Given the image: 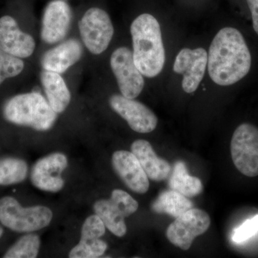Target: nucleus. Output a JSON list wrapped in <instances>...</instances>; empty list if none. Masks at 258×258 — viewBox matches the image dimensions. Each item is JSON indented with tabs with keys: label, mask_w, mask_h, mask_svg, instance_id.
Masks as SVG:
<instances>
[{
	"label": "nucleus",
	"mask_w": 258,
	"mask_h": 258,
	"mask_svg": "<svg viewBox=\"0 0 258 258\" xmlns=\"http://www.w3.org/2000/svg\"><path fill=\"white\" fill-rule=\"evenodd\" d=\"M111 67L122 96L137 98L144 87L143 75L134 62L133 52L128 47L116 49L111 57Z\"/></svg>",
	"instance_id": "9"
},
{
	"label": "nucleus",
	"mask_w": 258,
	"mask_h": 258,
	"mask_svg": "<svg viewBox=\"0 0 258 258\" xmlns=\"http://www.w3.org/2000/svg\"><path fill=\"white\" fill-rule=\"evenodd\" d=\"M170 174L169 186L171 190L188 198L198 196L203 191V185L201 180L196 176L189 175L186 164L183 161H176Z\"/></svg>",
	"instance_id": "20"
},
{
	"label": "nucleus",
	"mask_w": 258,
	"mask_h": 258,
	"mask_svg": "<svg viewBox=\"0 0 258 258\" xmlns=\"http://www.w3.org/2000/svg\"><path fill=\"white\" fill-rule=\"evenodd\" d=\"M52 219L50 209L44 206L23 208L12 197L0 200V222L10 230L31 232L47 227Z\"/></svg>",
	"instance_id": "4"
},
{
	"label": "nucleus",
	"mask_w": 258,
	"mask_h": 258,
	"mask_svg": "<svg viewBox=\"0 0 258 258\" xmlns=\"http://www.w3.org/2000/svg\"><path fill=\"white\" fill-rule=\"evenodd\" d=\"M252 57L243 36L237 29L220 30L209 51L208 72L220 86L235 84L248 74Z\"/></svg>",
	"instance_id": "1"
},
{
	"label": "nucleus",
	"mask_w": 258,
	"mask_h": 258,
	"mask_svg": "<svg viewBox=\"0 0 258 258\" xmlns=\"http://www.w3.org/2000/svg\"><path fill=\"white\" fill-rule=\"evenodd\" d=\"M49 104L57 113H62L71 102V93L63 79L57 73L44 71L40 76Z\"/></svg>",
	"instance_id": "19"
},
{
	"label": "nucleus",
	"mask_w": 258,
	"mask_h": 258,
	"mask_svg": "<svg viewBox=\"0 0 258 258\" xmlns=\"http://www.w3.org/2000/svg\"><path fill=\"white\" fill-rule=\"evenodd\" d=\"M106 226L97 215L86 219L81 230L79 243L71 249V258H96L105 253L108 247L106 242L101 240L105 235Z\"/></svg>",
	"instance_id": "13"
},
{
	"label": "nucleus",
	"mask_w": 258,
	"mask_h": 258,
	"mask_svg": "<svg viewBox=\"0 0 258 258\" xmlns=\"http://www.w3.org/2000/svg\"><path fill=\"white\" fill-rule=\"evenodd\" d=\"M258 232V215L246 220L240 227L234 230L232 240L237 243L244 242L253 237Z\"/></svg>",
	"instance_id": "25"
},
{
	"label": "nucleus",
	"mask_w": 258,
	"mask_h": 258,
	"mask_svg": "<svg viewBox=\"0 0 258 258\" xmlns=\"http://www.w3.org/2000/svg\"><path fill=\"white\" fill-rule=\"evenodd\" d=\"M93 208L106 227L113 235L121 237L127 232L125 217L137 211L139 204L129 194L121 189H115L109 200H98Z\"/></svg>",
	"instance_id": "5"
},
{
	"label": "nucleus",
	"mask_w": 258,
	"mask_h": 258,
	"mask_svg": "<svg viewBox=\"0 0 258 258\" xmlns=\"http://www.w3.org/2000/svg\"><path fill=\"white\" fill-rule=\"evenodd\" d=\"M112 165L128 189L136 193L147 192L149 177L133 153L123 150L113 153Z\"/></svg>",
	"instance_id": "15"
},
{
	"label": "nucleus",
	"mask_w": 258,
	"mask_h": 258,
	"mask_svg": "<svg viewBox=\"0 0 258 258\" xmlns=\"http://www.w3.org/2000/svg\"><path fill=\"white\" fill-rule=\"evenodd\" d=\"M82 54L81 42L76 39H71L45 52L41 58V64L45 71L63 74L80 60Z\"/></svg>",
	"instance_id": "17"
},
{
	"label": "nucleus",
	"mask_w": 258,
	"mask_h": 258,
	"mask_svg": "<svg viewBox=\"0 0 258 258\" xmlns=\"http://www.w3.org/2000/svg\"><path fill=\"white\" fill-rule=\"evenodd\" d=\"M109 103L112 109L126 120L134 132L150 133L157 127V115L143 103L125 98L122 95L112 96Z\"/></svg>",
	"instance_id": "10"
},
{
	"label": "nucleus",
	"mask_w": 258,
	"mask_h": 258,
	"mask_svg": "<svg viewBox=\"0 0 258 258\" xmlns=\"http://www.w3.org/2000/svg\"><path fill=\"white\" fill-rule=\"evenodd\" d=\"M24 62L0 48V85L5 80L14 78L23 72Z\"/></svg>",
	"instance_id": "24"
},
{
	"label": "nucleus",
	"mask_w": 258,
	"mask_h": 258,
	"mask_svg": "<svg viewBox=\"0 0 258 258\" xmlns=\"http://www.w3.org/2000/svg\"><path fill=\"white\" fill-rule=\"evenodd\" d=\"M232 161L238 171L249 177L258 176V128L249 123L239 125L230 144Z\"/></svg>",
	"instance_id": "6"
},
{
	"label": "nucleus",
	"mask_w": 258,
	"mask_h": 258,
	"mask_svg": "<svg viewBox=\"0 0 258 258\" xmlns=\"http://www.w3.org/2000/svg\"><path fill=\"white\" fill-rule=\"evenodd\" d=\"M71 8L62 0L49 3L42 18L41 38L47 44L61 41L67 35L71 25Z\"/></svg>",
	"instance_id": "14"
},
{
	"label": "nucleus",
	"mask_w": 258,
	"mask_h": 258,
	"mask_svg": "<svg viewBox=\"0 0 258 258\" xmlns=\"http://www.w3.org/2000/svg\"><path fill=\"white\" fill-rule=\"evenodd\" d=\"M40 247V237L35 234H28L22 237L8 249L5 258H35Z\"/></svg>",
	"instance_id": "23"
},
{
	"label": "nucleus",
	"mask_w": 258,
	"mask_h": 258,
	"mask_svg": "<svg viewBox=\"0 0 258 258\" xmlns=\"http://www.w3.org/2000/svg\"><path fill=\"white\" fill-rule=\"evenodd\" d=\"M131 33L136 66L145 77H156L166 58L159 22L152 15H139L131 25Z\"/></svg>",
	"instance_id": "2"
},
{
	"label": "nucleus",
	"mask_w": 258,
	"mask_h": 258,
	"mask_svg": "<svg viewBox=\"0 0 258 258\" xmlns=\"http://www.w3.org/2000/svg\"><path fill=\"white\" fill-rule=\"evenodd\" d=\"M85 45L93 55H100L108 48L114 29L109 15L100 8H91L79 23Z\"/></svg>",
	"instance_id": "7"
},
{
	"label": "nucleus",
	"mask_w": 258,
	"mask_h": 258,
	"mask_svg": "<svg viewBox=\"0 0 258 258\" xmlns=\"http://www.w3.org/2000/svg\"><path fill=\"white\" fill-rule=\"evenodd\" d=\"M247 3L252 15L254 31L258 35V0H247Z\"/></svg>",
	"instance_id": "26"
},
{
	"label": "nucleus",
	"mask_w": 258,
	"mask_h": 258,
	"mask_svg": "<svg viewBox=\"0 0 258 258\" xmlns=\"http://www.w3.org/2000/svg\"><path fill=\"white\" fill-rule=\"evenodd\" d=\"M208 55L202 47L191 50L182 49L177 56L174 64V71L182 74V88L185 92H195L203 81L208 66Z\"/></svg>",
	"instance_id": "11"
},
{
	"label": "nucleus",
	"mask_w": 258,
	"mask_h": 258,
	"mask_svg": "<svg viewBox=\"0 0 258 258\" xmlns=\"http://www.w3.org/2000/svg\"><path fill=\"white\" fill-rule=\"evenodd\" d=\"M131 149L149 179L161 181L170 175V164L168 161L157 157L152 145L147 141L142 139L135 141Z\"/></svg>",
	"instance_id": "18"
},
{
	"label": "nucleus",
	"mask_w": 258,
	"mask_h": 258,
	"mask_svg": "<svg viewBox=\"0 0 258 258\" xmlns=\"http://www.w3.org/2000/svg\"><path fill=\"white\" fill-rule=\"evenodd\" d=\"M28 174V165L21 159L0 160V185H10L22 182Z\"/></svg>",
	"instance_id": "22"
},
{
	"label": "nucleus",
	"mask_w": 258,
	"mask_h": 258,
	"mask_svg": "<svg viewBox=\"0 0 258 258\" xmlns=\"http://www.w3.org/2000/svg\"><path fill=\"white\" fill-rule=\"evenodd\" d=\"M192 208L193 204L188 198L171 189L162 191L152 206L156 213L166 214L175 218Z\"/></svg>",
	"instance_id": "21"
},
{
	"label": "nucleus",
	"mask_w": 258,
	"mask_h": 258,
	"mask_svg": "<svg viewBox=\"0 0 258 258\" xmlns=\"http://www.w3.org/2000/svg\"><path fill=\"white\" fill-rule=\"evenodd\" d=\"M56 113L48 101L35 92L13 97L4 107L5 118L8 121L37 131L52 128L57 119Z\"/></svg>",
	"instance_id": "3"
},
{
	"label": "nucleus",
	"mask_w": 258,
	"mask_h": 258,
	"mask_svg": "<svg viewBox=\"0 0 258 258\" xmlns=\"http://www.w3.org/2000/svg\"><path fill=\"white\" fill-rule=\"evenodd\" d=\"M3 228H2L1 227H0V237H2V235H3Z\"/></svg>",
	"instance_id": "27"
},
{
	"label": "nucleus",
	"mask_w": 258,
	"mask_h": 258,
	"mask_svg": "<svg viewBox=\"0 0 258 258\" xmlns=\"http://www.w3.org/2000/svg\"><path fill=\"white\" fill-rule=\"evenodd\" d=\"M211 219L206 212L200 209H190L176 217L166 230V235L171 244L183 250L191 247L195 237L207 232Z\"/></svg>",
	"instance_id": "8"
},
{
	"label": "nucleus",
	"mask_w": 258,
	"mask_h": 258,
	"mask_svg": "<svg viewBox=\"0 0 258 258\" xmlns=\"http://www.w3.org/2000/svg\"><path fill=\"white\" fill-rule=\"evenodd\" d=\"M0 48L10 55L26 58L35 48L33 37L21 31L16 20L12 17L0 18Z\"/></svg>",
	"instance_id": "16"
},
{
	"label": "nucleus",
	"mask_w": 258,
	"mask_h": 258,
	"mask_svg": "<svg viewBox=\"0 0 258 258\" xmlns=\"http://www.w3.org/2000/svg\"><path fill=\"white\" fill-rule=\"evenodd\" d=\"M67 166V157L62 153H53L42 158L32 168V183L42 191H60L64 184L61 174Z\"/></svg>",
	"instance_id": "12"
}]
</instances>
